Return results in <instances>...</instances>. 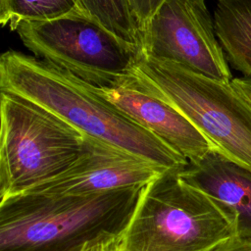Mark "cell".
<instances>
[{
	"label": "cell",
	"instance_id": "2e32d148",
	"mask_svg": "<svg viewBox=\"0 0 251 251\" xmlns=\"http://www.w3.org/2000/svg\"><path fill=\"white\" fill-rule=\"evenodd\" d=\"M230 83L251 104V78L245 76L236 77L232 78Z\"/></svg>",
	"mask_w": 251,
	"mask_h": 251
},
{
	"label": "cell",
	"instance_id": "30bf717a",
	"mask_svg": "<svg viewBox=\"0 0 251 251\" xmlns=\"http://www.w3.org/2000/svg\"><path fill=\"white\" fill-rule=\"evenodd\" d=\"M179 176L227 213L234 222L236 238L251 240V170L213 148L188 162Z\"/></svg>",
	"mask_w": 251,
	"mask_h": 251
},
{
	"label": "cell",
	"instance_id": "ba28073f",
	"mask_svg": "<svg viewBox=\"0 0 251 251\" xmlns=\"http://www.w3.org/2000/svg\"><path fill=\"white\" fill-rule=\"evenodd\" d=\"M168 169L85 135L76 161L53 179L28 191L85 195L144 186Z\"/></svg>",
	"mask_w": 251,
	"mask_h": 251
},
{
	"label": "cell",
	"instance_id": "7a4b0ae2",
	"mask_svg": "<svg viewBox=\"0 0 251 251\" xmlns=\"http://www.w3.org/2000/svg\"><path fill=\"white\" fill-rule=\"evenodd\" d=\"M142 187L85 195L26 191L0 200V251H81L113 241Z\"/></svg>",
	"mask_w": 251,
	"mask_h": 251
},
{
	"label": "cell",
	"instance_id": "4fadbf2b",
	"mask_svg": "<svg viewBox=\"0 0 251 251\" xmlns=\"http://www.w3.org/2000/svg\"><path fill=\"white\" fill-rule=\"evenodd\" d=\"M82 10L124 41L141 49V31L129 0H79Z\"/></svg>",
	"mask_w": 251,
	"mask_h": 251
},
{
	"label": "cell",
	"instance_id": "7c38bea8",
	"mask_svg": "<svg viewBox=\"0 0 251 251\" xmlns=\"http://www.w3.org/2000/svg\"><path fill=\"white\" fill-rule=\"evenodd\" d=\"M79 12H84L79 0H0V23L11 30L23 23L50 21Z\"/></svg>",
	"mask_w": 251,
	"mask_h": 251
},
{
	"label": "cell",
	"instance_id": "6da1fadb",
	"mask_svg": "<svg viewBox=\"0 0 251 251\" xmlns=\"http://www.w3.org/2000/svg\"><path fill=\"white\" fill-rule=\"evenodd\" d=\"M0 90L26 98L84 133L168 170L187 160L139 126L95 86L37 58L18 51L0 57Z\"/></svg>",
	"mask_w": 251,
	"mask_h": 251
},
{
	"label": "cell",
	"instance_id": "8fae6325",
	"mask_svg": "<svg viewBox=\"0 0 251 251\" xmlns=\"http://www.w3.org/2000/svg\"><path fill=\"white\" fill-rule=\"evenodd\" d=\"M214 26L226 61L251 78V0H217Z\"/></svg>",
	"mask_w": 251,
	"mask_h": 251
},
{
	"label": "cell",
	"instance_id": "5b68a950",
	"mask_svg": "<svg viewBox=\"0 0 251 251\" xmlns=\"http://www.w3.org/2000/svg\"><path fill=\"white\" fill-rule=\"evenodd\" d=\"M133 72L230 160L251 170V104L218 81L140 52Z\"/></svg>",
	"mask_w": 251,
	"mask_h": 251
},
{
	"label": "cell",
	"instance_id": "e0dca14e",
	"mask_svg": "<svg viewBox=\"0 0 251 251\" xmlns=\"http://www.w3.org/2000/svg\"><path fill=\"white\" fill-rule=\"evenodd\" d=\"M112 241H99L86 245L81 251H111Z\"/></svg>",
	"mask_w": 251,
	"mask_h": 251
},
{
	"label": "cell",
	"instance_id": "5bb4252c",
	"mask_svg": "<svg viewBox=\"0 0 251 251\" xmlns=\"http://www.w3.org/2000/svg\"><path fill=\"white\" fill-rule=\"evenodd\" d=\"M166 0H129L134 18L139 25L140 31L148 24L150 19L158 11Z\"/></svg>",
	"mask_w": 251,
	"mask_h": 251
},
{
	"label": "cell",
	"instance_id": "9a60e30c",
	"mask_svg": "<svg viewBox=\"0 0 251 251\" xmlns=\"http://www.w3.org/2000/svg\"><path fill=\"white\" fill-rule=\"evenodd\" d=\"M216 251H251V240L233 237L220 246Z\"/></svg>",
	"mask_w": 251,
	"mask_h": 251
},
{
	"label": "cell",
	"instance_id": "9c48e42d",
	"mask_svg": "<svg viewBox=\"0 0 251 251\" xmlns=\"http://www.w3.org/2000/svg\"><path fill=\"white\" fill-rule=\"evenodd\" d=\"M96 89L187 162L201 158L214 148L180 111L153 91L134 72L114 87Z\"/></svg>",
	"mask_w": 251,
	"mask_h": 251
},
{
	"label": "cell",
	"instance_id": "3957f363",
	"mask_svg": "<svg viewBox=\"0 0 251 251\" xmlns=\"http://www.w3.org/2000/svg\"><path fill=\"white\" fill-rule=\"evenodd\" d=\"M235 225L208 194L168 170L144 185L111 251H216Z\"/></svg>",
	"mask_w": 251,
	"mask_h": 251
},
{
	"label": "cell",
	"instance_id": "8992f818",
	"mask_svg": "<svg viewBox=\"0 0 251 251\" xmlns=\"http://www.w3.org/2000/svg\"><path fill=\"white\" fill-rule=\"evenodd\" d=\"M15 31L37 59L98 88L132 74L141 52L84 12L23 23Z\"/></svg>",
	"mask_w": 251,
	"mask_h": 251
},
{
	"label": "cell",
	"instance_id": "277c9868",
	"mask_svg": "<svg viewBox=\"0 0 251 251\" xmlns=\"http://www.w3.org/2000/svg\"><path fill=\"white\" fill-rule=\"evenodd\" d=\"M0 200L35 188L67 171L85 134L40 105L0 92Z\"/></svg>",
	"mask_w": 251,
	"mask_h": 251
},
{
	"label": "cell",
	"instance_id": "52a82bcc",
	"mask_svg": "<svg viewBox=\"0 0 251 251\" xmlns=\"http://www.w3.org/2000/svg\"><path fill=\"white\" fill-rule=\"evenodd\" d=\"M205 0H166L141 31V52L218 80L232 75Z\"/></svg>",
	"mask_w": 251,
	"mask_h": 251
}]
</instances>
